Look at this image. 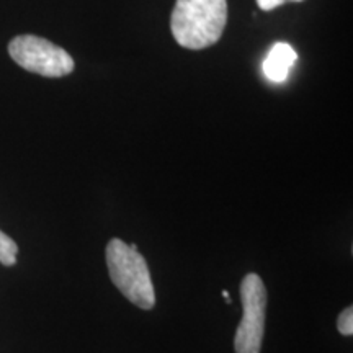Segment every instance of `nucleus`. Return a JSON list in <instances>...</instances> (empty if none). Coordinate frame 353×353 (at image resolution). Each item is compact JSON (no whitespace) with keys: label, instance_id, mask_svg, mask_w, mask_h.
<instances>
[{"label":"nucleus","instance_id":"nucleus-1","mask_svg":"<svg viewBox=\"0 0 353 353\" xmlns=\"http://www.w3.org/2000/svg\"><path fill=\"white\" fill-rule=\"evenodd\" d=\"M226 23V0H176L170 17L174 39L192 51L205 50L218 43Z\"/></svg>","mask_w":353,"mask_h":353},{"label":"nucleus","instance_id":"nucleus-2","mask_svg":"<svg viewBox=\"0 0 353 353\" xmlns=\"http://www.w3.org/2000/svg\"><path fill=\"white\" fill-rule=\"evenodd\" d=\"M107 265L113 285L128 301L141 309L156 306L151 272L138 247L121 239H112L107 245Z\"/></svg>","mask_w":353,"mask_h":353},{"label":"nucleus","instance_id":"nucleus-3","mask_svg":"<svg viewBox=\"0 0 353 353\" xmlns=\"http://www.w3.org/2000/svg\"><path fill=\"white\" fill-rule=\"evenodd\" d=\"M8 54L20 68L43 77H64L76 68L68 51L34 34L13 38L8 44Z\"/></svg>","mask_w":353,"mask_h":353},{"label":"nucleus","instance_id":"nucleus-4","mask_svg":"<svg viewBox=\"0 0 353 353\" xmlns=\"http://www.w3.org/2000/svg\"><path fill=\"white\" fill-rule=\"evenodd\" d=\"M242 321L234 337L236 353H260L265 332L267 290L257 273H249L241 283Z\"/></svg>","mask_w":353,"mask_h":353},{"label":"nucleus","instance_id":"nucleus-5","mask_svg":"<svg viewBox=\"0 0 353 353\" xmlns=\"http://www.w3.org/2000/svg\"><path fill=\"white\" fill-rule=\"evenodd\" d=\"M298 54L293 46L288 43H275L268 52L267 59L263 61V72L268 81L285 82L288 77L290 69L296 63Z\"/></svg>","mask_w":353,"mask_h":353},{"label":"nucleus","instance_id":"nucleus-6","mask_svg":"<svg viewBox=\"0 0 353 353\" xmlns=\"http://www.w3.org/2000/svg\"><path fill=\"white\" fill-rule=\"evenodd\" d=\"M17 254H19V245L17 242L8 237L6 232L0 231V263L6 267H12L17 263Z\"/></svg>","mask_w":353,"mask_h":353},{"label":"nucleus","instance_id":"nucleus-7","mask_svg":"<svg viewBox=\"0 0 353 353\" xmlns=\"http://www.w3.org/2000/svg\"><path fill=\"white\" fill-rule=\"evenodd\" d=\"M337 329H339V332H341L342 335H347V337H350V335L353 334V309H352V306L343 309L342 314L339 316Z\"/></svg>","mask_w":353,"mask_h":353},{"label":"nucleus","instance_id":"nucleus-8","mask_svg":"<svg viewBox=\"0 0 353 353\" xmlns=\"http://www.w3.org/2000/svg\"><path fill=\"white\" fill-rule=\"evenodd\" d=\"M286 2H303V0H257V6L265 12H270Z\"/></svg>","mask_w":353,"mask_h":353},{"label":"nucleus","instance_id":"nucleus-9","mask_svg":"<svg viewBox=\"0 0 353 353\" xmlns=\"http://www.w3.org/2000/svg\"><path fill=\"white\" fill-rule=\"evenodd\" d=\"M223 298L226 299V303H228V304H231V294H229L228 291H223Z\"/></svg>","mask_w":353,"mask_h":353}]
</instances>
